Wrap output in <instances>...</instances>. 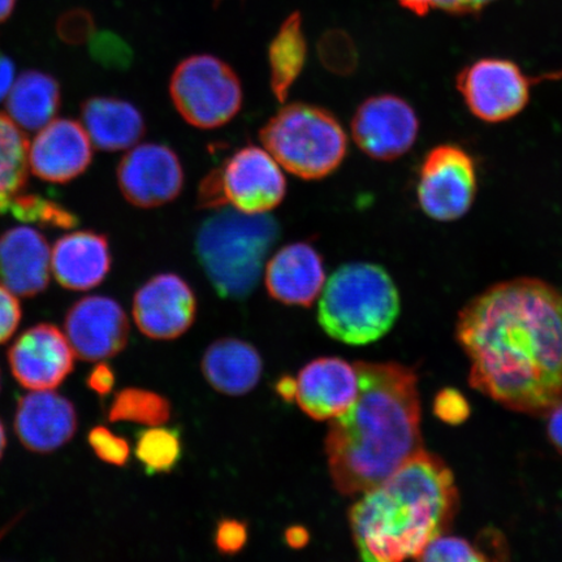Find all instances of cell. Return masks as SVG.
Returning a JSON list of instances; mask_svg holds the SVG:
<instances>
[{
	"mask_svg": "<svg viewBox=\"0 0 562 562\" xmlns=\"http://www.w3.org/2000/svg\"><path fill=\"white\" fill-rule=\"evenodd\" d=\"M457 341L470 362L469 383L527 416L562 403V292L542 279L487 288L459 313Z\"/></svg>",
	"mask_w": 562,
	"mask_h": 562,
	"instance_id": "6da1fadb",
	"label": "cell"
},
{
	"mask_svg": "<svg viewBox=\"0 0 562 562\" xmlns=\"http://www.w3.org/2000/svg\"><path fill=\"white\" fill-rule=\"evenodd\" d=\"M358 393L325 441L341 495L364 494L424 449L418 375L397 362H356Z\"/></svg>",
	"mask_w": 562,
	"mask_h": 562,
	"instance_id": "7a4b0ae2",
	"label": "cell"
},
{
	"mask_svg": "<svg viewBox=\"0 0 562 562\" xmlns=\"http://www.w3.org/2000/svg\"><path fill=\"white\" fill-rule=\"evenodd\" d=\"M459 507L452 470L422 449L351 505L349 525L362 560L398 562L418 559L434 539L445 536Z\"/></svg>",
	"mask_w": 562,
	"mask_h": 562,
	"instance_id": "3957f363",
	"label": "cell"
},
{
	"mask_svg": "<svg viewBox=\"0 0 562 562\" xmlns=\"http://www.w3.org/2000/svg\"><path fill=\"white\" fill-rule=\"evenodd\" d=\"M280 237L277 220L224 207L201 224L195 255L222 299L244 300L258 285L267 256Z\"/></svg>",
	"mask_w": 562,
	"mask_h": 562,
	"instance_id": "277c9868",
	"label": "cell"
},
{
	"mask_svg": "<svg viewBox=\"0 0 562 562\" xmlns=\"http://www.w3.org/2000/svg\"><path fill=\"white\" fill-rule=\"evenodd\" d=\"M402 300L395 281L382 266L353 262L339 267L323 291L318 322L333 339L368 346L395 325Z\"/></svg>",
	"mask_w": 562,
	"mask_h": 562,
	"instance_id": "5b68a950",
	"label": "cell"
},
{
	"mask_svg": "<svg viewBox=\"0 0 562 562\" xmlns=\"http://www.w3.org/2000/svg\"><path fill=\"white\" fill-rule=\"evenodd\" d=\"M259 137L279 165L304 180L327 178L348 154V137L340 122L315 104L284 105L265 124Z\"/></svg>",
	"mask_w": 562,
	"mask_h": 562,
	"instance_id": "8992f818",
	"label": "cell"
},
{
	"mask_svg": "<svg viewBox=\"0 0 562 562\" xmlns=\"http://www.w3.org/2000/svg\"><path fill=\"white\" fill-rule=\"evenodd\" d=\"M285 194L286 180L277 159L261 147L246 145L205 176L196 202L200 209L232 206L246 214H266Z\"/></svg>",
	"mask_w": 562,
	"mask_h": 562,
	"instance_id": "52a82bcc",
	"label": "cell"
},
{
	"mask_svg": "<svg viewBox=\"0 0 562 562\" xmlns=\"http://www.w3.org/2000/svg\"><path fill=\"white\" fill-rule=\"evenodd\" d=\"M175 109L199 130L228 124L243 108V86L234 68L213 55H192L180 61L170 80Z\"/></svg>",
	"mask_w": 562,
	"mask_h": 562,
	"instance_id": "ba28073f",
	"label": "cell"
},
{
	"mask_svg": "<svg viewBox=\"0 0 562 562\" xmlns=\"http://www.w3.org/2000/svg\"><path fill=\"white\" fill-rule=\"evenodd\" d=\"M477 193L475 160L460 145L432 147L418 170L417 199L425 215L440 223L462 220Z\"/></svg>",
	"mask_w": 562,
	"mask_h": 562,
	"instance_id": "9c48e42d",
	"label": "cell"
},
{
	"mask_svg": "<svg viewBox=\"0 0 562 562\" xmlns=\"http://www.w3.org/2000/svg\"><path fill=\"white\" fill-rule=\"evenodd\" d=\"M533 80L516 61L483 58L462 68L456 87L470 114L487 124H501L522 114Z\"/></svg>",
	"mask_w": 562,
	"mask_h": 562,
	"instance_id": "30bf717a",
	"label": "cell"
},
{
	"mask_svg": "<svg viewBox=\"0 0 562 562\" xmlns=\"http://www.w3.org/2000/svg\"><path fill=\"white\" fill-rule=\"evenodd\" d=\"M419 117L404 98L381 94L368 98L351 119V135L368 157L392 161L405 156L419 135Z\"/></svg>",
	"mask_w": 562,
	"mask_h": 562,
	"instance_id": "8fae6325",
	"label": "cell"
},
{
	"mask_svg": "<svg viewBox=\"0 0 562 562\" xmlns=\"http://www.w3.org/2000/svg\"><path fill=\"white\" fill-rule=\"evenodd\" d=\"M116 176L124 199L139 209L167 205L184 188V170L178 154L161 144L133 147L119 164Z\"/></svg>",
	"mask_w": 562,
	"mask_h": 562,
	"instance_id": "7c38bea8",
	"label": "cell"
},
{
	"mask_svg": "<svg viewBox=\"0 0 562 562\" xmlns=\"http://www.w3.org/2000/svg\"><path fill=\"white\" fill-rule=\"evenodd\" d=\"M66 336L82 361L98 362L115 357L128 346V316L110 297L89 296L70 306L65 321Z\"/></svg>",
	"mask_w": 562,
	"mask_h": 562,
	"instance_id": "4fadbf2b",
	"label": "cell"
},
{
	"mask_svg": "<svg viewBox=\"0 0 562 562\" xmlns=\"http://www.w3.org/2000/svg\"><path fill=\"white\" fill-rule=\"evenodd\" d=\"M75 351L58 327L41 323L27 328L9 349L16 381L31 391L55 390L75 369Z\"/></svg>",
	"mask_w": 562,
	"mask_h": 562,
	"instance_id": "5bb4252c",
	"label": "cell"
},
{
	"mask_svg": "<svg viewBox=\"0 0 562 562\" xmlns=\"http://www.w3.org/2000/svg\"><path fill=\"white\" fill-rule=\"evenodd\" d=\"M132 312L145 336L154 340H173L192 327L196 299L184 279L176 273H159L136 292Z\"/></svg>",
	"mask_w": 562,
	"mask_h": 562,
	"instance_id": "9a60e30c",
	"label": "cell"
},
{
	"mask_svg": "<svg viewBox=\"0 0 562 562\" xmlns=\"http://www.w3.org/2000/svg\"><path fill=\"white\" fill-rule=\"evenodd\" d=\"M86 128L70 119L48 123L30 146V168L38 179L66 184L86 172L93 160Z\"/></svg>",
	"mask_w": 562,
	"mask_h": 562,
	"instance_id": "2e32d148",
	"label": "cell"
},
{
	"mask_svg": "<svg viewBox=\"0 0 562 562\" xmlns=\"http://www.w3.org/2000/svg\"><path fill=\"white\" fill-rule=\"evenodd\" d=\"M79 419L68 398L53 390L32 391L20 398L15 432L27 451L52 453L74 439Z\"/></svg>",
	"mask_w": 562,
	"mask_h": 562,
	"instance_id": "e0dca14e",
	"label": "cell"
},
{
	"mask_svg": "<svg viewBox=\"0 0 562 562\" xmlns=\"http://www.w3.org/2000/svg\"><path fill=\"white\" fill-rule=\"evenodd\" d=\"M52 250L46 237L31 227L0 236V285L18 297H34L50 283Z\"/></svg>",
	"mask_w": 562,
	"mask_h": 562,
	"instance_id": "ac0fdd59",
	"label": "cell"
},
{
	"mask_svg": "<svg viewBox=\"0 0 562 562\" xmlns=\"http://www.w3.org/2000/svg\"><path fill=\"white\" fill-rule=\"evenodd\" d=\"M358 393L356 367L337 357H322L300 371L296 400L302 412L315 420L341 416Z\"/></svg>",
	"mask_w": 562,
	"mask_h": 562,
	"instance_id": "d6986e66",
	"label": "cell"
},
{
	"mask_svg": "<svg viewBox=\"0 0 562 562\" xmlns=\"http://www.w3.org/2000/svg\"><path fill=\"white\" fill-rule=\"evenodd\" d=\"M325 283V261L308 243L285 245L266 266L267 292L281 304L312 306Z\"/></svg>",
	"mask_w": 562,
	"mask_h": 562,
	"instance_id": "ffe728a7",
	"label": "cell"
},
{
	"mask_svg": "<svg viewBox=\"0 0 562 562\" xmlns=\"http://www.w3.org/2000/svg\"><path fill=\"white\" fill-rule=\"evenodd\" d=\"M111 263L108 237L93 231L70 232L52 250L54 277L68 291L86 292L102 284Z\"/></svg>",
	"mask_w": 562,
	"mask_h": 562,
	"instance_id": "44dd1931",
	"label": "cell"
},
{
	"mask_svg": "<svg viewBox=\"0 0 562 562\" xmlns=\"http://www.w3.org/2000/svg\"><path fill=\"white\" fill-rule=\"evenodd\" d=\"M81 121L91 143L104 151L130 149L146 125L136 105L114 97H91L81 105Z\"/></svg>",
	"mask_w": 562,
	"mask_h": 562,
	"instance_id": "7402d4cb",
	"label": "cell"
},
{
	"mask_svg": "<svg viewBox=\"0 0 562 562\" xmlns=\"http://www.w3.org/2000/svg\"><path fill=\"white\" fill-rule=\"evenodd\" d=\"M202 372L217 392L243 396L261 381L263 362L251 344L238 339H221L207 348L202 358Z\"/></svg>",
	"mask_w": 562,
	"mask_h": 562,
	"instance_id": "603a6c76",
	"label": "cell"
},
{
	"mask_svg": "<svg viewBox=\"0 0 562 562\" xmlns=\"http://www.w3.org/2000/svg\"><path fill=\"white\" fill-rule=\"evenodd\" d=\"M60 87L40 70L21 74L5 97V110L20 128L40 131L54 121L60 109Z\"/></svg>",
	"mask_w": 562,
	"mask_h": 562,
	"instance_id": "cb8c5ba5",
	"label": "cell"
},
{
	"mask_svg": "<svg viewBox=\"0 0 562 562\" xmlns=\"http://www.w3.org/2000/svg\"><path fill=\"white\" fill-rule=\"evenodd\" d=\"M307 58V41L300 12H293L281 24L269 48L270 82L273 95L280 103L286 101L290 91L304 70Z\"/></svg>",
	"mask_w": 562,
	"mask_h": 562,
	"instance_id": "d4e9b609",
	"label": "cell"
},
{
	"mask_svg": "<svg viewBox=\"0 0 562 562\" xmlns=\"http://www.w3.org/2000/svg\"><path fill=\"white\" fill-rule=\"evenodd\" d=\"M30 145L20 126L0 114V214L9 213L13 200L24 192L30 171Z\"/></svg>",
	"mask_w": 562,
	"mask_h": 562,
	"instance_id": "484cf974",
	"label": "cell"
},
{
	"mask_svg": "<svg viewBox=\"0 0 562 562\" xmlns=\"http://www.w3.org/2000/svg\"><path fill=\"white\" fill-rule=\"evenodd\" d=\"M135 453L147 474L171 473L182 456L179 428L151 426L139 431Z\"/></svg>",
	"mask_w": 562,
	"mask_h": 562,
	"instance_id": "4316f807",
	"label": "cell"
},
{
	"mask_svg": "<svg viewBox=\"0 0 562 562\" xmlns=\"http://www.w3.org/2000/svg\"><path fill=\"white\" fill-rule=\"evenodd\" d=\"M171 417V404L156 392L125 389L117 392L109 407L110 422H135L145 426H160Z\"/></svg>",
	"mask_w": 562,
	"mask_h": 562,
	"instance_id": "83f0119b",
	"label": "cell"
},
{
	"mask_svg": "<svg viewBox=\"0 0 562 562\" xmlns=\"http://www.w3.org/2000/svg\"><path fill=\"white\" fill-rule=\"evenodd\" d=\"M10 213L21 222L44 227L70 229L79 224L77 216L69 210L37 194H19L12 202Z\"/></svg>",
	"mask_w": 562,
	"mask_h": 562,
	"instance_id": "f1b7e54d",
	"label": "cell"
},
{
	"mask_svg": "<svg viewBox=\"0 0 562 562\" xmlns=\"http://www.w3.org/2000/svg\"><path fill=\"white\" fill-rule=\"evenodd\" d=\"M318 55L322 65L335 75H351L358 66L355 41L342 31H328L323 34L318 42Z\"/></svg>",
	"mask_w": 562,
	"mask_h": 562,
	"instance_id": "f546056e",
	"label": "cell"
},
{
	"mask_svg": "<svg viewBox=\"0 0 562 562\" xmlns=\"http://www.w3.org/2000/svg\"><path fill=\"white\" fill-rule=\"evenodd\" d=\"M417 560L441 562L488 561L480 548L460 537L445 536L434 539Z\"/></svg>",
	"mask_w": 562,
	"mask_h": 562,
	"instance_id": "4dcf8cb0",
	"label": "cell"
},
{
	"mask_svg": "<svg viewBox=\"0 0 562 562\" xmlns=\"http://www.w3.org/2000/svg\"><path fill=\"white\" fill-rule=\"evenodd\" d=\"M91 449L105 463L114 467H125L131 459L130 442L112 434L109 428L97 426L88 435Z\"/></svg>",
	"mask_w": 562,
	"mask_h": 562,
	"instance_id": "1f68e13d",
	"label": "cell"
},
{
	"mask_svg": "<svg viewBox=\"0 0 562 562\" xmlns=\"http://www.w3.org/2000/svg\"><path fill=\"white\" fill-rule=\"evenodd\" d=\"M495 0H398L414 15L425 16L431 11H445L453 15H472L481 12Z\"/></svg>",
	"mask_w": 562,
	"mask_h": 562,
	"instance_id": "d6a6232c",
	"label": "cell"
},
{
	"mask_svg": "<svg viewBox=\"0 0 562 562\" xmlns=\"http://www.w3.org/2000/svg\"><path fill=\"white\" fill-rule=\"evenodd\" d=\"M435 416L449 425H460L468 419L470 407L468 400L451 389L442 390L434 402Z\"/></svg>",
	"mask_w": 562,
	"mask_h": 562,
	"instance_id": "836d02e7",
	"label": "cell"
},
{
	"mask_svg": "<svg viewBox=\"0 0 562 562\" xmlns=\"http://www.w3.org/2000/svg\"><path fill=\"white\" fill-rule=\"evenodd\" d=\"M248 542V526L237 519H223L217 524L215 546L223 554H236Z\"/></svg>",
	"mask_w": 562,
	"mask_h": 562,
	"instance_id": "e575fe53",
	"label": "cell"
},
{
	"mask_svg": "<svg viewBox=\"0 0 562 562\" xmlns=\"http://www.w3.org/2000/svg\"><path fill=\"white\" fill-rule=\"evenodd\" d=\"M93 32L94 21L86 11H70L59 20L58 33L68 44H82Z\"/></svg>",
	"mask_w": 562,
	"mask_h": 562,
	"instance_id": "d590c367",
	"label": "cell"
},
{
	"mask_svg": "<svg viewBox=\"0 0 562 562\" xmlns=\"http://www.w3.org/2000/svg\"><path fill=\"white\" fill-rule=\"evenodd\" d=\"M23 319V308L15 294L0 285V346L9 341L18 331Z\"/></svg>",
	"mask_w": 562,
	"mask_h": 562,
	"instance_id": "8d00e7d4",
	"label": "cell"
},
{
	"mask_svg": "<svg viewBox=\"0 0 562 562\" xmlns=\"http://www.w3.org/2000/svg\"><path fill=\"white\" fill-rule=\"evenodd\" d=\"M97 59H100L103 65H111L114 67H125L130 63L131 52L123 41L117 40L115 35L103 34L97 40L95 44L91 46Z\"/></svg>",
	"mask_w": 562,
	"mask_h": 562,
	"instance_id": "74e56055",
	"label": "cell"
},
{
	"mask_svg": "<svg viewBox=\"0 0 562 562\" xmlns=\"http://www.w3.org/2000/svg\"><path fill=\"white\" fill-rule=\"evenodd\" d=\"M115 382V372L108 363H98L91 369L87 379L89 389L100 396H108L114 390Z\"/></svg>",
	"mask_w": 562,
	"mask_h": 562,
	"instance_id": "f35d334b",
	"label": "cell"
},
{
	"mask_svg": "<svg viewBox=\"0 0 562 562\" xmlns=\"http://www.w3.org/2000/svg\"><path fill=\"white\" fill-rule=\"evenodd\" d=\"M547 434L552 446L562 454V403L547 414Z\"/></svg>",
	"mask_w": 562,
	"mask_h": 562,
	"instance_id": "ab89813d",
	"label": "cell"
},
{
	"mask_svg": "<svg viewBox=\"0 0 562 562\" xmlns=\"http://www.w3.org/2000/svg\"><path fill=\"white\" fill-rule=\"evenodd\" d=\"M13 82H15V65L9 56L0 53V101L9 95Z\"/></svg>",
	"mask_w": 562,
	"mask_h": 562,
	"instance_id": "60d3db41",
	"label": "cell"
},
{
	"mask_svg": "<svg viewBox=\"0 0 562 562\" xmlns=\"http://www.w3.org/2000/svg\"><path fill=\"white\" fill-rule=\"evenodd\" d=\"M308 540H311V536H308V531L305 527L292 526L285 531V542L291 548H294V550L304 548L308 543Z\"/></svg>",
	"mask_w": 562,
	"mask_h": 562,
	"instance_id": "b9f144b4",
	"label": "cell"
},
{
	"mask_svg": "<svg viewBox=\"0 0 562 562\" xmlns=\"http://www.w3.org/2000/svg\"><path fill=\"white\" fill-rule=\"evenodd\" d=\"M278 395L285 400L286 403H292L293 398L297 395V381L292 376L280 378L276 385Z\"/></svg>",
	"mask_w": 562,
	"mask_h": 562,
	"instance_id": "7bdbcfd3",
	"label": "cell"
},
{
	"mask_svg": "<svg viewBox=\"0 0 562 562\" xmlns=\"http://www.w3.org/2000/svg\"><path fill=\"white\" fill-rule=\"evenodd\" d=\"M15 4L16 0H0V23H3V21L11 16Z\"/></svg>",
	"mask_w": 562,
	"mask_h": 562,
	"instance_id": "ee69618b",
	"label": "cell"
},
{
	"mask_svg": "<svg viewBox=\"0 0 562 562\" xmlns=\"http://www.w3.org/2000/svg\"><path fill=\"white\" fill-rule=\"evenodd\" d=\"M5 446H7V435H5V430H4L2 420H0V460H2V457L4 454Z\"/></svg>",
	"mask_w": 562,
	"mask_h": 562,
	"instance_id": "f6af8a7d",
	"label": "cell"
}]
</instances>
